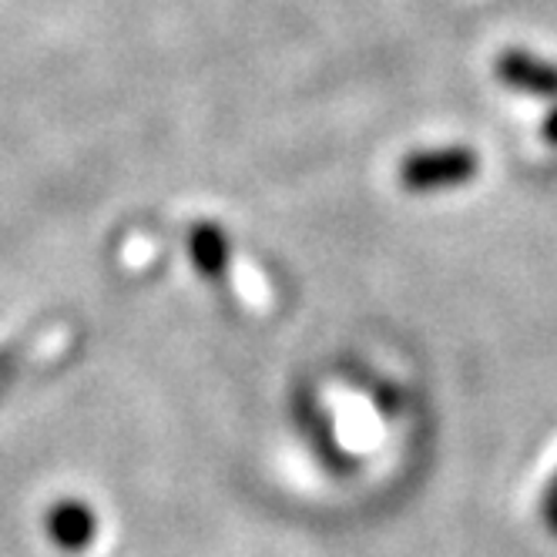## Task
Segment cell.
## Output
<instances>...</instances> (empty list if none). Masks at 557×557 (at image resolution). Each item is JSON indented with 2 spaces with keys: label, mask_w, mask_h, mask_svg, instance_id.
<instances>
[{
  "label": "cell",
  "mask_w": 557,
  "mask_h": 557,
  "mask_svg": "<svg viewBox=\"0 0 557 557\" xmlns=\"http://www.w3.org/2000/svg\"><path fill=\"white\" fill-rule=\"evenodd\" d=\"M494 74L507 91L528 95L537 101H557V64L534 51L524 48L500 51L494 61Z\"/></svg>",
  "instance_id": "cell-2"
},
{
  "label": "cell",
  "mask_w": 557,
  "mask_h": 557,
  "mask_svg": "<svg viewBox=\"0 0 557 557\" xmlns=\"http://www.w3.org/2000/svg\"><path fill=\"white\" fill-rule=\"evenodd\" d=\"M541 513H544V524L550 521V517H557V473L550 476V484L541 497Z\"/></svg>",
  "instance_id": "cell-5"
},
{
  "label": "cell",
  "mask_w": 557,
  "mask_h": 557,
  "mask_svg": "<svg viewBox=\"0 0 557 557\" xmlns=\"http://www.w3.org/2000/svg\"><path fill=\"white\" fill-rule=\"evenodd\" d=\"M188 259L206 283L222 286L232 269V243L225 228L215 222H195L188 228Z\"/></svg>",
  "instance_id": "cell-3"
},
{
  "label": "cell",
  "mask_w": 557,
  "mask_h": 557,
  "mask_svg": "<svg viewBox=\"0 0 557 557\" xmlns=\"http://www.w3.org/2000/svg\"><path fill=\"white\" fill-rule=\"evenodd\" d=\"M544 138H547V145H557V104L544 117Z\"/></svg>",
  "instance_id": "cell-6"
},
{
  "label": "cell",
  "mask_w": 557,
  "mask_h": 557,
  "mask_svg": "<svg viewBox=\"0 0 557 557\" xmlns=\"http://www.w3.org/2000/svg\"><path fill=\"white\" fill-rule=\"evenodd\" d=\"M45 528H48V537L54 541V547L77 554V550L91 547V541L98 534V517L85 500H58L45 517Z\"/></svg>",
  "instance_id": "cell-4"
},
{
  "label": "cell",
  "mask_w": 557,
  "mask_h": 557,
  "mask_svg": "<svg viewBox=\"0 0 557 557\" xmlns=\"http://www.w3.org/2000/svg\"><path fill=\"white\" fill-rule=\"evenodd\" d=\"M481 175V158L467 145H441V148H420L400 162V185L410 195H436L463 188Z\"/></svg>",
  "instance_id": "cell-1"
}]
</instances>
